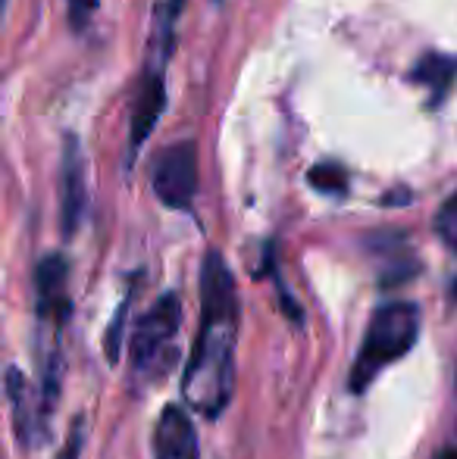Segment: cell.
<instances>
[{"label": "cell", "instance_id": "6da1fadb", "mask_svg": "<svg viewBox=\"0 0 457 459\" xmlns=\"http://www.w3.org/2000/svg\"><path fill=\"white\" fill-rule=\"evenodd\" d=\"M238 288L232 269L216 250L201 266V325L182 372V397L201 416L216 419L235 391Z\"/></svg>", "mask_w": 457, "mask_h": 459}, {"label": "cell", "instance_id": "7a4b0ae2", "mask_svg": "<svg viewBox=\"0 0 457 459\" xmlns=\"http://www.w3.org/2000/svg\"><path fill=\"white\" fill-rule=\"evenodd\" d=\"M417 338H420V309L414 303L398 300L379 307L351 363V375H347L351 394H364L385 366L410 353Z\"/></svg>", "mask_w": 457, "mask_h": 459}, {"label": "cell", "instance_id": "3957f363", "mask_svg": "<svg viewBox=\"0 0 457 459\" xmlns=\"http://www.w3.org/2000/svg\"><path fill=\"white\" fill-rule=\"evenodd\" d=\"M182 325V300L179 294L166 290L157 297L151 309L138 319L128 344V363H132L135 378L141 381H160L172 366V344L179 338Z\"/></svg>", "mask_w": 457, "mask_h": 459}, {"label": "cell", "instance_id": "277c9868", "mask_svg": "<svg viewBox=\"0 0 457 459\" xmlns=\"http://www.w3.org/2000/svg\"><path fill=\"white\" fill-rule=\"evenodd\" d=\"M154 194L170 210H189L198 194V147L191 141L166 147L154 163Z\"/></svg>", "mask_w": 457, "mask_h": 459}, {"label": "cell", "instance_id": "5b68a950", "mask_svg": "<svg viewBox=\"0 0 457 459\" xmlns=\"http://www.w3.org/2000/svg\"><path fill=\"white\" fill-rule=\"evenodd\" d=\"M85 163H82V147L75 134H66L63 147V166H60V225L63 235L73 238V231L82 225L85 216Z\"/></svg>", "mask_w": 457, "mask_h": 459}, {"label": "cell", "instance_id": "8992f818", "mask_svg": "<svg viewBox=\"0 0 457 459\" xmlns=\"http://www.w3.org/2000/svg\"><path fill=\"white\" fill-rule=\"evenodd\" d=\"M154 459H198V431L182 406H166L154 425Z\"/></svg>", "mask_w": 457, "mask_h": 459}, {"label": "cell", "instance_id": "52a82bcc", "mask_svg": "<svg viewBox=\"0 0 457 459\" xmlns=\"http://www.w3.org/2000/svg\"><path fill=\"white\" fill-rule=\"evenodd\" d=\"M66 275L69 266L63 256L50 254L41 260L35 273V288H38V319L41 322H54L63 328L69 316V297H66Z\"/></svg>", "mask_w": 457, "mask_h": 459}, {"label": "cell", "instance_id": "ba28073f", "mask_svg": "<svg viewBox=\"0 0 457 459\" xmlns=\"http://www.w3.org/2000/svg\"><path fill=\"white\" fill-rule=\"evenodd\" d=\"M6 397H10V406H13V425H16V435H19V444H35V429H44L41 419L31 416V394H29V385H25L22 372L16 366L6 368Z\"/></svg>", "mask_w": 457, "mask_h": 459}, {"label": "cell", "instance_id": "9c48e42d", "mask_svg": "<svg viewBox=\"0 0 457 459\" xmlns=\"http://www.w3.org/2000/svg\"><path fill=\"white\" fill-rule=\"evenodd\" d=\"M457 75V60L454 56H442V54H426L414 69V82H420L429 91V103L439 107L445 100V94L452 91Z\"/></svg>", "mask_w": 457, "mask_h": 459}, {"label": "cell", "instance_id": "30bf717a", "mask_svg": "<svg viewBox=\"0 0 457 459\" xmlns=\"http://www.w3.org/2000/svg\"><path fill=\"white\" fill-rule=\"evenodd\" d=\"M311 185L323 194H345L347 172L338 163H320L311 169Z\"/></svg>", "mask_w": 457, "mask_h": 459}, {"label": "cell", "instance_id": "8fae6325", "mask_svg": "<svg viewBox=\"0 0 457 459\" xmlns=\"http://www.w3.org/2000/svg\"><path fill=\"white\" fill-rule=\"evenodd\" d=\"M128 303H132V294H126V300L119 303V309H116L110 328H107L104 334V351H107V359L116 366L119 363V351H122V328H126V316H128Z\"/></svg>", "mask_w": 457, "mask_h": 459}, {"label": "cell", "instance_id": "7c38bea8", "mask_svg": "<svg viewBox=\"0 0 457 459\" xmlns=\"http://www.w3.org/2000/svg\"><path fill=\"white\" fill-rule=\"evenodd\" d=\"M435 231H439V238L445 241V247L457 254V191L442 204L439 216H435Z\"/></svg>", "mask_w": 457, "mask_h": 459}, {"label": "cell", "instance_id": "4fadbf2b", "mask_svg": "<svg viewBox=\"0 0 457 459\" xmlns=\"http://www.w3.org/2000/svg\"><path fill=\"white\" fill-rule=\"evenodd\" d=\"M79 454H82V419H75L73 429H69L66 447H63V454L57 459H79Z\"/></svg>", "mask_w": 457, "mask_h": 459}, {"label": "cell", "instance_id": "5bb4252c", "mask_svg": "<svg viewBox=\"0 0 457 459\" xmlns=\"http://www.w3.org/2000/svg\"><path fill=\"white\" fill-rule=\"evenodd\" d=\"M94 6H98V0H69V16H73V25H85L88 16L94 13Z\"/></svg>", "mask_w": 457, "mask_h": 459}, {"label": "cell", "instance_id": "9a60e30c", "mask_svg": "<svg viewBox=\"0 0 457 459\" xmlns=\"http://www.w3.org/2000/svg\"><path fill=\"white\" fill-rule=\"evenodd\" d=\"M435 459H457V450H442V454L435 456Z\"/></svg>", "mask_w": 457, "mask_h": 459}]
</instances>
